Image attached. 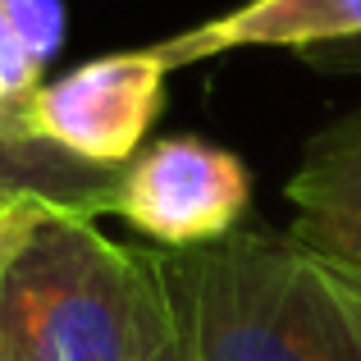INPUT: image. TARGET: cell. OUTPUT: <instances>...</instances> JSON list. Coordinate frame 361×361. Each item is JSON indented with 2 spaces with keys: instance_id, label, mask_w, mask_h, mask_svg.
<instances>
[{
  "instance_id": "cell-1",
  "label": "cell",
  "mask_w": 361,
  "mask_h": 361,
  "mask_svg": "<svg viewBox=\"0 0 361 361\" xmlns=\"http://www.w3.org/2000/svg\"><path fill=\"white\" fill-rule=\"evenodd\" d=\"M178 311L174 252L123 247L92 215L27 202L0 252V361H151Z\"/></svg>"
},
{
  "instance_id": "cell-2",
  "label": "cell",
  "mask_w": 361,
  "mask_h": 361,
  "mask_svg": "<svg viewBox=\"0 0 361 361\" xmlns=\"http://www.w3.org/2000/svg\"><path fill=\"white\" fill-rule=\"evenodd\" d=\"M174 261L197 361H361V274L288 233L233 229Z\"/></svg>"
},
{
  "instance_id": "cell-3",
  "label": "cell",
  "mask_w": 361,
  "mask_h": 361,
  "mask_svg": "<svg viewBox=\"0 0 361 361\" xmlns=\"http://www.w3.org/2000/svg\"><path fill=\"white\" fill-rule=\"evenodd\" d=\"M165 78L169 64L156 46L101 55L51 82H37L23 101L0 110V128L51 142L87 165L123 169L165 106Z\"/></svg>"
},
{
  "instance_id": "cell-4",
  "label": "cell",
  "mask_w": 361,
  "mask_h": 361,
  "mask_svg": "<svg viewBox=\"0 0 361 361\" xmlns=\"http://www.w3.org/2000/svg\"><path fill=\"white\" fill-rule=\"evenodd\" d=\"M252 202V174L233 151L206 137H160L119 174L115 215L169 252L229 238Z\"/></svg>"
},
{
  "instance_id": "cell-5",
  "label": "cell",
  "mask_w": 361,
  "mask_h": 361,
  "mask_svg": "<svg viewBox=\"0 0 361 361\" xmlns=\"http://www.w3.org/2000/svg\"><path fill=\"white\" fill-rule=\"evenodd\" d=\"M288 238L361 274V106L320 128L288 178Z\"/></svg>"
},
{
  "instance_id": "cell-6",
  "label": "cell",
  "mask_w": 361,
  "mask_h": 361,
  "mask_svg": "<svg viewBox=\"0 0 361 361\" xmlns=\"http://www.w3.org/2000/svg\"><path fill=\"white\" fill-rule=\"evenodd\" d=\"M361 37V0H247L220 18L156 42L169 73L224 51H311Z\"/></svg>"
},
{
  "instance_id": "cell-7",
  "label": "cell",
  "mask_w": 361,
  "mask_h": 361,
  "mask_svg": "<svg viewBox=\"0 0 361 361\" xmlns=\"http://www.w3.org/2000/svg\"><path fill=\"white\" fill-rule=\"evenodd\" d=\"M119 174L110 165H87L51 142L0 128V211L18 202H46L73 215H115Z\"/></svg>"
},
{
  "instance_id": "cell-8",
  "label": "cell",
  "mask_w": 361,
  "mask_h": 361,
  "mask_svg": "<svg viewBox=\"0 0 361 361\" xmlns=\"http://www.w3.org/2000/svg\"><path fill=\"white\" fill-rule=\"evenodd\" d=\"M0 18L23 42V51L46 69V60L64 42V5L60 0H0Z\"/></svg>"
},
{
  "instance_id": "cell-9",
  "label": "cell",
  "mask_w": 361,
  "mask_h": 361,
  "mask_svg": "<svg viewBox=\"0 0 361 361\" xmlns=\"http://www.w3.org/2000/svg\"><path fill=\"white\" fill-rule=\"evenodd\" d=\"M37 82H42V64L23 51V42H18V37L9 32V23L0 18V110L23 101Z\"/></svg>"
},
{
  "instance_id": "cell-10",
  "label": "cell",
  "mask_w": 361,
  "mask_h": 361,
  "mask_svg": "<svg viewBox=\"0 0 361 361\" xmlns=\"http://www.w3.org/2000/svg\"><path fill=\"white\" fill-rule=\"evenodd\" d=\"M298 55L320 73H361V37L325 42V46H311V51H298Z\"/></svg>"
},
{
  "instance_id": "cell-11",
  "label": "cell",
  "mask_w": 361,
  "mask_h": 361,
  "mask_svg": "<svg viewBox=\"0 0 361 361\" xmlns=\"http://www.w3.org/2000/svg\"><path fill=\"white\" fill-rule=\"evenodd\" d=\"M178 265V261H174ZM178 279H183V270H178ZM151 361H197V343H192V311H188V288H183V311H178V325L174 334L160 343V353Z\"/></svg>"
},
{
  "instance_id": "cell-12",
  "label": "cell",
  "mask_w": 361,
  "mask_h": 361,
  "mask_svg": "<svg viewBox=\"0 0 361 361\" xmlns=\"http://www.w3.org/2000/svg\"><path fill=\"white\" fill-rule=\"evenodd\" d=\"M27 211V202H18V206H5L0 211V252H5V243H9V233H14V224H18V215Z\"/></svg>"
}]
</instances>
